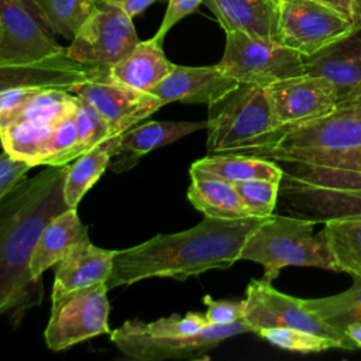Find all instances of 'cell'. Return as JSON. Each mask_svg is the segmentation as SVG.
<instances>
[{
	"mask_svg": "<svg viewBox=\"0 0 361 361\" xmlns=\"http://www.w3.org/2000/svg\"><path fill=\"white\" fill-rule=\"evenodd\" d=\"M265 89L278 127L324 117L337 109L340 100L330 80L307 73L278 80Z\"/></svg>",
	"mask_w": 361,
	"mask_h": 361,
	"instance_id": "4fadbf2b",
	"label": "cell"
},
{
	"mask_svg": "<svg viewBox=\"0 0 361 361\" xmlns=\"http://www.w3.org/2000/svg\"><path fill=\"white\" fill-rule=\"evenodd\" d=\"M121 135L123 134H116L104 138L102 142L79 155L75 162L68 166L63 196L71 209L78 207L86 192L107 169L111 158L118 151Z\"/></svg>",
	"mask_w": 361,
	"mask_h": 361,
	"instance_id": "cb8c5ba5",
	"label": "cell"
},
{
	"mask_svg": "<svg viewBox=\"0 0 361 361\" xmlns=\"http://www.w3.org/2000/svg\"><path fill=\"white\" fill-rule=\"evenodd\" d=\"M243 317L252 327H292L340 341L344 350H357V344L341 330L326 323L305 307L303 299L276 290L268 279H251L243 300Z\"/></svg>",
	"mask_w": 361,
	"mask_h": 361,
	"instance_id": "30bf717a",
	"label": "cell"
},
{
	"mask_svg": "<svg viewBox=\"0 0 361 361\" xmlns=\"http://www.w3.org/2000/svg\"><path fill=\"white\" fill-rule=\"evenodd\" d=\"M87 235V227L82 224L76 209H66L56 214L42 230L30 259V274L34 279L68 252V250Z\"/></svg>",
	"mask_w": 361,
	"mask_h": 361,
	"instance_id": "603a6c76",
	"label": "cell"
},
{
	"mask_svg": "<svg viewBox=\"0 0 361 361\" xmlns=\"http://www.w3.org/2000/svg\"><path fill=\"white\" fill-rule=\"evenodd\" d=\"M250 216H271L279 195V182L269 179H248L234 182Z\"/></svg>",
	"mask_w": 361,
	"mask_h": 361,
	"instance_id": "d6a6232c",
	"label": "cell"
},
{
	"mask_svg": "<svg viewBox=\"0 0 361 361\" xmlns=\"http://www.w3.org/2000/svg\"><path fill=\"white\" fill-rule=\"evenodd\" d=\"M344 333L357 344L358 348H361V322L350 323L344 327Z\"/></svg>",
	"mask_w": 361,
	"mask_h": 361,
	"instance_id": "60d3db41",
	"label": "cell"
},
{
	"mask_svg": "<svg viewBox=\"0 0 361 361\" xmlns=\"http://www.w3.org/2000/svg\"><path fill=\"white\" fill-rule=\"evenodd\" d=\"M155 1H159V0H97V3L110 4V6H114L120 10H123L131 18L141 14L144 10H147Z\"/></svg>",
	"mask_w": 361,
	"mask_h": 361,
	"instance_id": "74e56055",
	"label": "cell"
},
{
	"mask_svg": "<svg viewBox=\"0 0 361 361\" xmlns=\"http://www.w3.org/2000/svg\"><path fill=\"white\" fill-rule=\"evenodd\" d=\"M326 235L336 272L361 276V213L324 221Z\"/></svg>",
	"mask_w": 361,
	"mask_h": 361,
	"instance_id": "4316f807",
	"label": "cell"
},
{
	"mask_svg": "<svg viewBox=\"0 0 361 361\" xmlns=\"http://www.w3.org/2000/svg\"><path fill=\"white\" fill-rule=\"evenodd\" d=\"M71 92L90 103L106 118L113 134H123L164 106L154 94L120 83L109 73L90 72Z\"/></svg>",
	"mask_w": 361,
	"mask_h": 361,
	"instance_id": "7c38bea8",
	"label": "cell"
},
{
	"mask_svg": "<svg viewBox=\"0 0 361 361\" xmlns=\"http://www.w3.org/2000/svg\"><path fill=\"white\" fill-rule=\"evenodd\" d=\"M133 18L123 10L97 3L79 27L66 54L96 73H109L138 42Z\"/></svg>",
	"mask_w": 361,
	"mask_h": 361,
	"instance_id": "ba28073f",
	"label": "cell"
},
{
	"mask_svg": "<svg viewBox=\"0 0 361 361\" xmlns=\"http://www.w3.org/2000/svg\"><path fill=\"white\" fill-rule=\"evenodd\" d=\"M58 121H21L1 127L0 140L4 151L32 168L39 165L47 141Z\"/></svg>",
	"mask_w": 361,
	"mask_h": 361,
	"instance_id": "83f0119b",
	"label": "cell"
},
{
	"mask_svg": "<svg viewBox=\"0 0 361 361\" xmlns=\"http://www.w3.org/2000/svg\"><path fill=\"white\" fill-rule=\"evenodd\" d=\"M82 155L78 145L75 113L61 118L47 141L39 165L61 166Z\"/></svg>",
	"mask_w": 361,
	"mask_h": 361,
	"instance_id": "1f68e13d",
	"label": "cell"
},
{
	"mask_svg": "<svg viewBox=\"0 0 361 361\" xmlns=\"http://www.w3.org/2000/svg\"><path fill=\"white\" fill-rule=\"evenodd\" d=\"M89 76L90 69L72 59L66 49L31 62L0 61V93L16 87H56L71 92Z\"/></svg>",
	"mask_w": 361,
	"mask_h": 361,
	"instance_id": "9a60e30c",
	"label": "cell"
},
{
	"mask_svg": "<svg viewBox=\"0 0 361 361\" xmlns=\"http://www.w3.org/2000/svg\"><path fill=\"white\" fill-rule=\"evenodd\" d=\"M278 128L267 89L238 83L207 104V154L243 152L257 147Z\"/></svg>",
	"mask_w": 361,
	"mask_h": 361,
	"instance_id": "5b68a950",
	"label": "cell"
},
{
	"mask_svg": "<svg viewBox=\"0 0 361 361\" xmlns=\"http://www.w3.org/2000/svg\"><path fill=\"white\" fill-rule=\"evenodd\" d=\"M192 166L233 183L248 179H269L274 182L282 179V168L276 162L238 152L207 154L204 158L195 161Z\"/></svg>",
	"mask_w": 361,
	"mask_h": 361,
	"instance_id": "484cf974",
	"label": "cell"
},
{
	"mask_svg": "<svg viewBox=\"0 0 361 361\" xmlns=\"http://www.w3.org/2000/svg\"><path fill=\"white\" fill-rule=\"evenodd\" d=\"M206 305L204 317L212 324H227L243 317V300H214L210 296H204Z\"/></svg>",
	"mask_w": 361,
	"mask_h": 361,
	"instance_id": "d590c367",
	"label": "cell"
},
{
	"mask_svg": "<svg viewBox=\"0 0 361 361\" xmlns=\"http://www.w3.org/2000/svg\"><path fill=\"white\" fill-rule=\"evenodd\" d=\"M32 166L21 159L11 157L3 149L0 154V200L21 180Z\"/></svg>",
	"mask_w": 361,
	"mask_h": 361,
	"instance_id": "e575fe53",
	"label": "cell"
},
{
	"mask_svg": "<svg viewBox=\"0 0 361 361\" xmlns=\"http://www.w3.org/2000/svg\"><path fill=\"white\" fill-rule=\"evenodd\" d=\"M238 82L227 76L219 66H180L175 65L149 93L168 104L172 102L210 104L227 92L234 89Z\"/></svg>",
	"mask_w": 361,
	"mask_h": 361,
	"instance_id": "2e32d148",
	"label": "cell"
},
{
	"mask_svg": "<svg viewBox=\"0 0 361 361\" xmlns=\"http://www.w3.org/2000/svg\"><path fill=\"white\" fill-rule=\"evenodd\" d=\"M338 102H344L345 104H348L361 124V82L350 93L341 97Z\"/></svg>",
	"mask_w": 361,
	"mask_h": 361,
	"instance_id": "f35d334b",
	"label": "cell"
},
{
	"mask_svg": "<svg viewBox=\"0 0 361 361\" xmlns=\"http://www.w3.org/2000/svg\"><path fill=\"white\" fill-rule=\"evenodd\" d=\"M355 32L351 20L317 0H283L279 4V42L303 56Z\"/></svg>",
	"mask_w": 361,
	"mask_h": 361,
	"instance_id": "8fae6325",
	"label": "cell"
},
{
	"mask_svg": "<svg viewBox=\"0 0 361 361\" xmlns=\"http://www.w3.org/2000/svg\"><path fill=\"white\" fill-rule=\"evenodd\" d=\"M202 128H206V121H149L133 126L123 133L118 151L111 158L110 166L114 172L128 171L148 152Z\"/></svg>",
	"mask_w": 361,
	"mask_h": 361,
	"instance_id": "ac0fdd59",
	"label": "cell"
},
{
	"mask_svg": "<svg viewBox=\"0 0 361 361\" xmlns=\"http://www.w3.org/2000/svg\"><path fill=\"white\" fill-rule=\"evenodd\" d=\"M175 68L154 37L138 41L137 45L114 66L109 75L133 89L149 93Z\"/></svg>",
	"mask_w": 361,
	"mask_h": 361,
	"instance_id": "44dd1931",
	"label": "cell"
},
{
	"mask_svg": "<svg viewBox=\"0 0 361 361\" xmlns=\"http://www.w3.org/2000/svg\"><path fill=\"white\" fill-rule=\"evenodd\" d=\"M114 254L116 250L93 245L87 235L73 244L56 262L52 298L107 282L113 271Z\"/></svg>",
	"mask_w": 361,
	"mask_h": 361,
	"instance_id": "e0dca14e",
	"label": "cell"
},
{
	"mask_svg": "<svg viewBox=\"0 0 361 361\" xmlns=\"http://www.w3.org/2000/svg\"><path fill=\"white\" fill-rule=\"evenodd\" d=\"M78 96L65 89L39 87L14 109L0 114V128L21 121H58L76 111Z\"/></svg>",
	"mask_w": 361,
	"mask_h": 361,
	"instance_id": "d4e9b609",
	"label": "cell"
},
{
	"mask_svg": "<svg viewBox=\"0 0 361 361\" xmlns=\"http://www.w3.org/2000/svg\"><path fill=\"white\" fill-rule=\"evenodd\" d=\"M220 27L279 42V4L272 0H203ZM281 44V42H279Z\"/></svg>",
	"mask_w": 361,
	"mask_h": 361,
	"instance_id": "d6986e66",
	"label": "cell"
},
{
	"mask_svg": "<svg viewBox=\"0 0 361 361\" xmlns=\"http://www.w3.org/2000/svg\"><path fill=\"white\" fill-rule=\"evenodd\" d=\"M217 66L238 83L262 87L305 73L302 54L241 31L226 32V47Z\"/></svg>",
	"mask_w": 361,
	"mask_h": 361,
	"instance_id": "52a82bcc",
	"label": "cell"
},
{
	"mask_svg": "<svg viewBox=\"0 0 361 361\" xmlns=\"http://www.w3.org/2000/svg\"><path fill=\"white\" fill-rule=\"evenodd\" d=\"M203 3V0H168V7L161 21V25L154 35V38L159 42H164L166 34L171 28L178 24L180 20L188 17L189 14L195 13L197 7Z\"/></svg>",
	"mask_w": 361,
	"mask_h": 361,
	"instance_id": "8d00e7d4",
	"label": "cell"
},
{
	"mask_svg": "<svg viewBox=\"0 0 361 361\" xmlns=\"http://www.w3.org/2000/svg\"><path fill=\"white\" fill-rule=\"evenodd\" d=\"M25 1H27V4H28V6H30V7H31V8H32V10H34V11H35V13H37V10H35V7H34V4H32V1H31V0H25ZM37 14H38V13H37ZM41 20H42V18H41Z\"/></svg>",
	"mask_w": 361,
	"mask_h": 361,
	"instance_id": "7bdbcfd3",
	"label": "cell"
},
{
	"mask_svg": "<svg viewBox=\"0 0 361 361\" xmlns=\"http://www.w3.org/2000/svg\"><path fill=\"white\" fill-rule=\"evenodd\" d=\"M38 16L54 32L72 39L97 0H31Z\"/></svg>",
	"mask_w": 361,
	"mask_h": 361,
	"instance_id": "f546056e",
	"label": "cell"
},
{
	"mask_svg": "<svg viewBox=\"0 0 361 361\" xmlns=\"http://www.w3.org/2000/svg\"><path fill=\"white\" fill-rule=\"evenodd\" d=\"M66 172L68 165H49L0 200V314H18L41 300V279L31 276L30 259L45 226L71 209L63 196Z\"/></svg>",
	"mask_w": 361,
	"mask_h": 361,
	"instance_id": "3957f363",
	"label": "cell"
},
{
	"mask_svg": "<svg viewBox=\"0 0 361 361\" xmlns=\"http://www.w3.org/2000/svg\"><path fill=\"white\" fill-rule=\"evenodd\" d=\"M350 276L353 278V286L341 293L319 299H303L309 312L341 331L347 324L361 322V276Z\"/></svg>",
	"mask_w": 361,
	"mask_h": 361,
	"instance_id": "f1b7e54d",
	"label": "cell"
},
{
	"mask_svg": "<svg viewBox=\"0 0 361 361\" xmlns=\"http://www.w3.org/2000/svg\"><path fill=\"white\" fill-rule=\"evenodd\" d=\"M75 124L78 134V145L82 154L102 142L104 138L116 135L111 133L106 118L90 103L80 97H78Z\"/></svg>",
	"mask_w": 361,
	"mask_h": 361,
	"instance_id": "836d02e7",
	"label": "cell"
},
{
	"mask_svg": "<svg viewBox=\"0 0 361 361\" xmlns=\"http://www.w3.org/2000/svg\"><path fill=\"white\" fill-rule=\"evenodd\" d=\"M305 73L330 80L340 99L361 82V31L303 56Z\"/></svg>",
	"mask_w": 361,
	"mask_h": 361,
	"instance_id": "ffe728a7",
	"label": "cell"
},
{
	"mask_svg": "<svg viewBox=\"0 0 361 361\" xmlns=\"http://www.w3.org/2000/svg\"><path fill=\"white\" fill-rule=\"evenodd\" d=\"M269 216L203 220L179 233L158 234L123 250H116L107 289L131 285L147 278L183 281L210 269L230 268L240 259L250 235Z\"/></svg>",
	"mask_w": 361,
	"mask_h": 361,
	"instance_id": "7a4b0ae2",
	"label": "cell"
},
{
	"mask_svg": "<svg viewBox=\"0 0 361 361\" xmlns=\"http://www.w3.org/2000/svg\"><path fill=\"white\" fill-rule=\"evenodd\" d=\"M25 0H0V61L31 62L63 52Z\"/></svg>",
	"mask_w": 361,
	"mask_h": 361,
	"instance_id": "5bb4252c",
	"label": "cell"
},
{
	"mask_svg": "<svg viewBox=\"0 0 361 361\" xmlns=\"http://www.w3.org/2000/svg\"><path fill=\"white\" fill-rule=\"evenodd\" d=\"M316 220L271 214L247 240L240 259L264 267V279L274 281L285 267H317L336 271L326 235L313 234Z\"/></svg>",
	"mask_w": 361,
	"mask_h": 361,
	"instance_id": "277c9868",
	"label": "cell"
},
{
	"mask_svg": "<svg viewBox=\"0 0 361 361\" xmlns=\"http://www.w3.org/2000/svg\"><path fill=\"white\" fill-rule=\"evenodd\" d=\"M189 173L188 199L196 210L216 219H243L250 216L233 182L193 166H190Z\"/></svg>",
	"mask_w": 361,
	"mask_h": 361,
	"instance_id": "7402d4cb",
	"label": "cell"
},
{
	"mask_svg": "<svg viewBox=\"0 0 361 361\" xmlns=\"http://www.w3.org/2000/svg\"><path fill=\"white\" fill-rule=\"evenodd\" d=\"M262 340L295 353H322L331 348L344 350L343 344L331 337L314 334L292 327H261L254 331Z\"/></svg>",
	"mask_w": 361,
	"mask_h": 361,
	"instance_id": "4dcf8cb0",
	"label": "cell"
},
{
	"mask_svg": "<svg viewBox=\"0 0 361 361\" xmlns=\"http://www.w3.org/2000/svg\"><path fill=\"white\" fill-rule=\"evenodd\" d=\"M272 1H275V3H276V4H281V3H282V1H283V0H272Z\"/></svg>",
	"mask_w": 361,
	"mask_h": 361,
	"instance_id": "ee69618b",
	"label": "cell"
},
{
	"mask_svg": "<svg viewBox=\"0 0 361 361\" xmlns=\"http://www.w3.org/2000/svg\"><path fill=\"white\" fill-rule=\"evenodd\" d=\"M351 23H353L357 32L361 31V0H353Z\"/></svg>",
	"mask_w": 361,
	"mask_h": 361,
	"instance_id": "b9f144b4",
	"label": "cell"
},
{
	"mask_svg": "<svg viewBox=\"0 0 361 361\" xmlns=\"http://www.w3.org/2000/svg\"><path fill=\"white\" fill-rule=\"evenodd\" d=\"M252 333L244 317L227 323H209L196 334H154L144 329L142 320L130 319L111 331L110 338L127 357L138 361H161L180 358H200L221 341L243 333Z\"/></svg>",
	"mask_w": 361,
	"mask_h": 361,
	"instance_id": "8992f818",
	"label": "cell"
},
{
	"mask_svg": "<svg viewBox=\"0 0 361 361\" xmlns=\"http://www.w3.org/2000/svg\"><path fill=\"white\" fill-rule=\"evenodd\" d=\"M238 154L276 162L285 202L302 217L324 223L361 213V124L344 102L324 117L278 127Z\"/></svg>",
	"mask_w": 361,
	"mask_h": 361,
	"instance_id": "6da1fadb",
	"label": "cell"
},
{
	"mask_svg": "<svg viewBox=\"0 0 361 361\" xmlns=\"http://www.w3.org/2000/svg\"><path fill=\"white\" fill-rule=\"evenodd\" d=\"M106 282L52 298L51 314L45 329V343L52 351L106 334L110 305Z\"/></svg>",
	"mask_w": 361,
	"mask_h": 361,
	"instance_id": "9c48e42d",
	"label": "cell"
},
{
	"mask_svg": "<svg viewBox=\"0 0 361 361\" xmlns=\"http://www.w3.org/2000/svg\"><path fill=\"white\" fill-rule=\"evenodd\" d=\"M331 8H334L336 11H338L341 16H344L345 18L351 20V7H353V0H317Z\"/></svg>",
	"mask_w": 361,
	"mask_h": 361,
	"instance_id": "ab89813d",
	"label": "cell"
}]
</instances>
